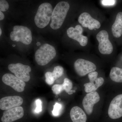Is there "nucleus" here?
<instances>
[{
  "mask_svg": "<svg viewBox=\"0 0 122 122\" xmlns=\"http://www.w3.org/2000/svg\"><path fill=\"white\" fill-rule=\"evenodd\" d=\"M98 73L96 71L91 72L88 74V77L89 79L90 82H94L98 78Z\"/></svg>",
  "mask_w": 122,
  "mask_h": 122,
  "instance_id": "24",
  "label": "nucleus"
},
{
  "mask_svg": "<svg viewBox=\"0 0 122 122\" xmlns=\"http://www.w3.org/2000/svg\"><path fill=\"white\" fill-rule=\"evenodd\" d=\"M99 42L98 49L102 54H110L113 51V46L109 39V34L106 30H101L96 35Z\"/></svg>",
  "mask_w": 122,
  "mask_h": 122,
  "instance_id": "6",
  "label": "nucleus"
},
{
  "mask_svg": "<svg viewBox=\"0 0 122 122\" xmlns=\"http://www.w3.org/2000/svg\"><path fill=\"white\" fill-rule=\"evenodd\" d=\"M110 77L113 81L122 82V69L117 67H113L111 70Z\"/></svg>",
  "mask_w": 122,
  "mask_h": 122,
  "instance_id": "19",
  "label": "nucleus"
},
{
  "mask_svg": "<svg viewBox=\"0 0 122 122\" xmlns=\"http://www.w3.org/2000/svg\"><path fill=\"white\" fill-rule=\"evenodd\" d=\"M2 81L5 85L12 87L15 91L21 92L25 90V81L11 74H5L2 76Z\"/></svg>",
  "mask_w": 122,
  "mask_h": 122,
  "instance_id": "9",
  "label": "nucleus"
},
{
  "mask_svg": "<svg viewBox=\"0 0 122 122\" xmlns=\"http://www.w3.org/2000/svg\"><path fill=\"white\" fill-rule=\"evenodd\" d=\"M62 106L61 105L58 103H56L54 106L53 109L52 111L53 115L57 116L59 115L61 110Z\"/></svg>",
  "mask_w": 122,
  "mask_h": 122,
  "instance_id": "22",
  "label": "nucleus"
},
{
  "mask_svg": "<svg viewBox=\"0 0 122 122\" xmlns=\"http://www.w3.org/2000/svg\"><path fill=\"white\" fill-rule=\"evenodd\" d=\"M11 41L20 42L26 45H29L32 41L31 30L28 27L21 25H15L10 34Z\"/></svg>",
  "mask_w": 122,
  "mask_h": 122,
  "instance_id": "4",
  "label": "nucleus"
},
{
  "mask_svg": "<svg viewBox=\"0 0 122 122\" xmlns=\"http://www.w3.org/2000/svg\"><path fill=\"white\" fill-rule=\"evenodd\" d=\"M64 69L61 66H57L54 69L52 72H48L45 74L46 81L49 85H52L55 81L62 76Z\"/></svg>",
  "mask_w": 122,
  "mask_h": 122,
  "instance_id": "15",
  "label": "nucleus"
},
{
  "mask_svg": "<svg viewBox=\"0 0 122 122\" xmlns=\"http://www.w3.org/2000/svg\"><path fill=\"white\" fill-rule=\"evenodd\" d=\"M9 5L8 3L5 0H0V11L5 12L8 10Z\"/></svg>",
  "mask_w": 122,
  "mask_h": 122,
  "instance_id": "23",
  "label": "nucleus"
},
{
  "mask_svg": "<svg viewBox=\"0 0 122 122\" xmlns=\"http://www.w3.org/2000/svg\"><path fill=\"white\" fill-rule=\"evenodd\" d=\"M53 93L55 95H58L64 90V86L62 84H56L52 88Z\"/></svg>",
  "mask_w": 122,
  "mask_h": 122,
  "instance_id": "21",
  "label": "nucleus"
},
{
  "mask_svg": "<svg viewBox=\"0 0 122 122\" xmlns=\"http://www.w3.org/2000/svg\"><path fill=\"white\" fill-rule=\"evenodd\" d=\"M75 72L79 76H83L95 71L96 66L92 62L82 59H77L74 63Z\"/></svg>",
  "mask_w": 122,
  "mask_h": 122,
  "instance_id": "7",
  "label": "nucleus"
},
{
  "mask_svg": "<svg viewBox=\"0 0 122 122\" xmlns=\"http://www.w3.org/2000/svg\"><path fill=\"white\" fill-rule=\"evenodd\" d=\"M64 86V90L69 94H72L73 92L72 90L73 84L72 82L68 78H65L64 79L63 83Z\"/></svg>",
  "mask_w": 122,
  "mask_h": 122,
  "instance_id": "20",
  "label": "nucleus"
},
{
  "mask_svg": "<svg viewBox=\"0 0 122 122\" xmlns=\"http://www.w3.org/2000/svg\"><path fill=\"white\" fill-rule=\"evenodd\" d=\"M8 69L16 77L24 81L28 82L30 80L29 73L31 69L29 66L20 63H11L9 65Z\"/></svg>",
  "mask_w": 122,
  "mask_h": 122,
  "instance_id": "5",
  "label": "nucleus"
},
{
  "mask_svg": "<svg viewBox=\"0 0 122 122\" xmlns=\"http://www.w3.org/2000/svg\"><path fill=\"white\" fill-rule=\"evenodd\" d=\"M53 11L52 5L44 2L39 5L34 18V23L38 28L43 29L50 23Z\"/></svg>",
  "mask_w": 122,
  "mask_h": 122,
  "instance_id": "2",
  "label": "nucleus"
},
{
  "mask_svg": "<svg viewBox=\"0 0 122 122\" xmlns=\"http://www.w3.org/2000/svg\"><path fill=\"white\" fill-rule=\"evenodd\" d=\"M78 21L82 26L88 28L91 30L100 28L101 26L99 21L93 18L89 14L86 12L81 14L79 17Z\"/></svg>",
  "mask_w": 122,
  "mask_h": 122,
  "instance_id": "14",
  "label": "nucleus"
},
{
  "mask_svg": "<svg viewBox=\"0 0 122 122\" xmlns=\"http://www.w3.org/2000/svg\"><path fill=\"white\" fill-rule=\"evenodd\" d=\"M5 18V15L2 12L0 11V20H3Z\"/></svg>",
  "mask_w": 122,
  "mask_h": 122,
  "instance_id": "27",
  "label": "nucleus"
},
{
  "mask_svg": "<svg viewBox=\"0 0 122 122\" xmlns=\"http://www.w3.org/2000/svg\"><path fill=\"white\" fill-rule=\"evenodd\" d=\"M99 95L96 91L90 92L86 94L82 101V105L86 113L88 115L92 114L95 104L100 100Z\"/></svg>",
  "mask_w": 122,
  "mask_h": 122,
  "instance_id": "12",
  "label": "nucleus"
},
{
  "mask_svg": "<svg viewBox=\"0 0 122 122\" xmlns=\"http://www.w3.org/2000/svg\"><path fill=\"white\" fill-rule=\"evenodd\" d=\"M112 32L114 37L119 38L122 35V12L118 13L112 27Z\"/></svg>",
  "mask_w": 122,
  "mask_h": 122,
  "instance_id": "17",
  "label": "nucleus"
},
{
  "mask_svg": "<svg viewBox=\"0 0 122 122\" xmlns=\"http://www.w3.org/2000/svg\"><path fill=\"white\" fill-rule=\"evenodd\" d=\"M83 29L82 27L77 25L75 28L70 27L66 31V33L70 38L78 42L81 46H85L88 42V38L86 36H83L82 33Z\"/></svg>",
  "mask_w": 122,
  "mask_h": 122,
  "instance_id": "10",
  "label": "nucleus"
},
{
  "mask_svg": "<svg viewBox=\"0 0 122 122\" xmlns=\"http://www.w3.org/2000/svg\"><path fill=\"white\" fill-rule=\"evenodd\" d=\"M108 113L112 119L122 117V94L117 95L113 99L109 106Z\"/></svg>",
  "mask_w": 122,
  "mask_h": 122,
  "instance_id": "8",
  "label": "nucleus"
},
{
  "mask_svg": "<svg viewBox=\"0 0 122 122\" xmlns=\"http://www.w3.org/2000/svg\"><path fill=\"white\" fill-rule=\"evenodd\" d=\"M104 82V79L102 77L98 78L95 81L89 82L84 85L85 91L88 93L95 91L103 84Z\"/></svg>",
  "mask_w": 122,
  "mask_h": 122,
  "instance_id": "18",
  "label": "nucleus"
},
{
  "mask_svg": "<svg viewBox=\"0 0 122 122\" xmlns=\"http://www.w3.org/2000/svg\"><path fill=\"white\" fill-rule=\"evenodd\" d=\"M2 30H1V28H0V36H1L2 35Z\"/></svg>",
  "mask_w": 122,
  "mask_h": 122,
  "instance_id": "28",
  "label": "nucleus"
},
{
  "mask_svg": "<svg viewBox=\"0 0 122 122\" xmlns=\"http://www.w3.org/2000/svg\"><path fill=\"white\" fill-rule=\"evenodd\" d=\"M23 102V99L20 96H7L0 100V109L2 110H7L16 107L20 106Z\"/></svg>",
  "mask_w": 122,
  "mask_h": 122,
  "instance_id": "13",
  "label": "nucleus"
},
{
  "mask_svg": "<svg viewBox=\"0 0 122 122\" xmlns=\"http://www.w3.org/2000/svg\"><path fill=\"white\" fill-rule=\"evenodd\" d=\"M115 3V0H102V4L106 6L114 5Z\"/></svg>",
  "mask_w": 122,
  "mask_h": 122,
  "instance_id": "26",
  "label": "nucleus"
},
{
  "mask_svg": "<svg viewBox=\"0 0 122 122\" xmlns=\"http://www.w3.org/2000/svg\"><path fill=\"white\" fill-rule=\"evenodd\" d=\"M56 51L54 46L45 43L42 45L35 52V61L39 66L48 64L56 56Z\"/></svg>",
  "mask_w": 122,
  "mask_h": 122,
  "instance_id": "3",
  "label": "nucleus"
},
{
  "mask_svg": "<svg viewBox=\"0 0 122 122\" xmlns=\"http://www.w3.org/2000/svg\"><path fill=\"white\" fill-rule=\"evenodd\" d=\"M70 116L73 122H86L87 120L85 112L78 106L72 107L70 112Z\"/></svg>",
  "mask_w": 122,
  "mask_h": 122,
  "instance_id": "16",
  "label": "nucleus"
},
{
  "mask_svg": "<svg viewBox=\"0 0 122 122\" xmlns=\"http://www.w3.org/2000/svg\"><path fill=\"white\" fill-rule=\"evenodd\" d=\"M24 115L22 107H16L5 111L1 118L2 122H13L22 118Z\"/></svg>",
  "mask_w": 122,
  "mask_h": 122,
  "instance_id": "11",
  "label": "nucleus"
},
{
  "mask_svg": "<svg viewBox=\"0 0 122 122\" xmlns=\"http://www.w3.org/2000/svg\"><path fill=\"white\" fill-rule=\"evenodd\" d=\"M70 8V5L66 1H61L57 4L53 10L50 25L51 29L57 30L61 27Z\"/></svg>",
  "mask_w": 122,
  "mask_h": 122,
  "instance_id": "1",
  "label": "nucleus"
},
{
  "mask_svg": "<svg viewBox=\"0 0 122 122\" xmlns=\"http://www.w3.org/2000/svg\"><path fill=\"white\" fill-rule=\"evenodd\" d=\"M36 107L35 112L36 113H39L42 111V102L41 99H38L36 101Z\"/></svg>",
  "mask_w": 122,
  "mask_h": 122,
  "instance_id": "25",
  "label": "nucleus"
}]
</instances>
